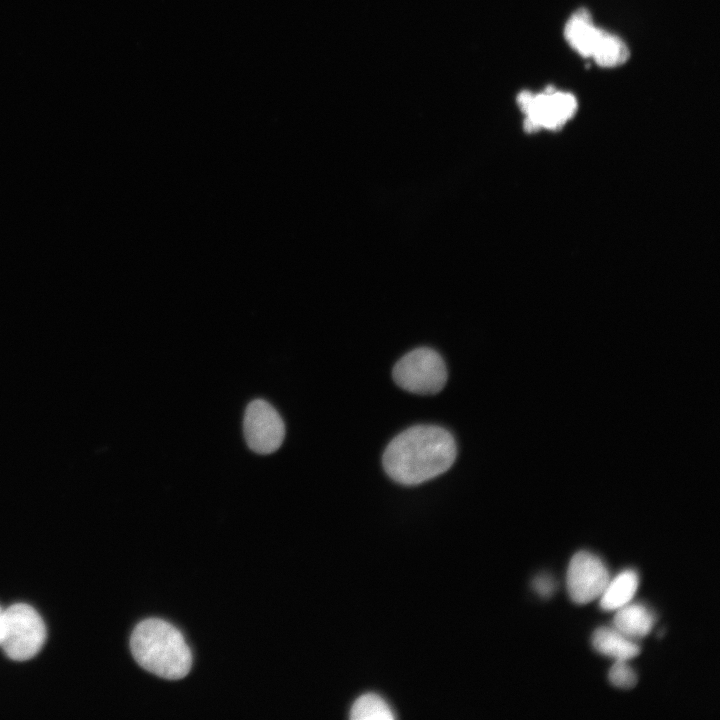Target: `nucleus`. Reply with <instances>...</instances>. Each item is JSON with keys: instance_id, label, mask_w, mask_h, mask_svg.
Returning <instances> with one entry per match:
<instances>
[{"instance_id": "3", "label": "nucleus", "mask_w": 720, "mask_h": 720, "mask_svg": "<svg viewBox=\"0 0 720 720\" xmlns=\"http://www.w3.org/2000/svg\"><path fill=\"white\" fill-rule=\"evenodd\" d=\"M46 640V627L30 605L16 603L3 609L0 622V647L7 657L25 661L34 657Z\"/></svg>"}, {"instance_id": "12", "label": "nucleus", "mask_w": 720, "mask_h": 720, "mask_svg": "<svg viewBox=\"0 0 720 720\" xmlns=\"http://www.w3.org/2000/svg\"><path fill=\"white\" fill-rule=\"evenodd\" d=\"M630 56L625 42L618 36L602 30L598 43L591 55L597 65L613 68L624 64Z\"/></svg>"}, {"instance_id": "6", "label": "nucleus", "mask_w": 720, "mask_h": 720, "mask_svg": "<svg viewBox=\"0 0 720 720\" xmlns=\"http://www.w3.org/2000/svg\"><path fill=\"white\" fill-rule=\"evenodd\" d=\"M243 431L248 447L258 454L275 452L285 437L281 416L263 399H256L248 404L244 414Z\"/></svg>"}, {"instance_id": "5", "label": "nucleus", "mask_w": 720, "mask_h": 720, "mask_svg": "<svg viewBox=\"0 0 720 720\" xmlns=\"http://www.w3.org/2000/svg\"><path fill=\"white\" fill-rule=\"evenodd\" d=\"M517 102L526 115L524 129L528 133L536 132L541 128L558 130L574 116L577 110L574 95L557 91L553 86H548L544 92L538 94L522 91L517 97Z\"/></svg>"}, {"instance_id": "14", "label": "nucleus", "mask_w": 720, "mask_h": 720, "mask_svg": "<svg viewBox=\"0 0 720 720\" xmlns=\"http://www.w3.org/2000/svg\"><path fill=\"white\" fill-rule=\"evenodd\" d=\"M608 677L612 685L621 689H631L637 684V675L624 660H616Z\"/></svg>"}, {"instance_id": "15", "label": "nucleus", "mask_w": 720, "mask_h": 720, "mask_svg": "<svg viewBox=\"0 0 720 720\" xmlns=\"http://www.w3.org/2000/svg\"><path fill=\"white\" fill-rule=\"evenodd\" d=\"M532 586L534 590L544 598L550 597L555 590V582L551 577L546 575L535 577Z\"/></svg>"}, {"instance_id": "16", "label": "nucleus", "mask_w": 720, "mask_h": 720, "mask_svg": "<svg viewBox=\"0 0 720 720\" xmlns=\"http://www.w3.org/2000/svg\"><path fill=\"white\" fill-rule=\"evenodd\" d=\"M2 612H3V609L0 607V622H1Z\"/></svg>"}, {"instance_id": "2", "label": "nucleus", "mask_w": 720, "mask_h": 720, "mask_svg": "<svg viewBox=\"0 0 720 720\" xmlns=\"http://www.w3.org/2000/svg\"><path fill=\"white\" fill-rule=\"evenodd\" d=\"M130 649L142 668L165 679H181L191 669L192 654L182 633L162 619L138 623L130 637Z\"/></svg>"}, {"instance_id": "7", "label": "nucleus", "mask_w": 720, "mask_h": 720, "mask_svg": "<svg viewBox=\"0 0 720 720\" xmlns=\"http://www.w3.org/2000/svg\"><path fill=\"white\" fill-rule=\"evenodd\" d=\"M609 572L603 561L593 553L579 551L570 560L566 585L573 602L587 604L604 591Z\"/></svg>"}, {"instance_id": "1", "label": "nucleus", "mask_w": 720, "mask_h": 720, "mask_svg": "<svg viewBox=\"0 0 720 720\" xmlns=\"http://www.w3.org/2000/svg\"><path fill=\"white\" fill-rule=\"evenodd\" d=\"M456 454L450 432L440 426L418 425L391 440L383 454V467L395 482L417 485L446 472Z\"/></svg>"}, {"instance_id": "9", "label": "nucleus", "mask_w": 720, "mask_h": 720, "mask_svg": "<svg viewBox=\"0 0 720 720\" xmlns=\"http://www.w3.org/2000/svg\"><path fill=\"white\" fill-rule=\"evenodd\" d=\"M592 645L599 653L615 660L632 659L641 651L633 639L610 627L597 628L592 635Z\"/></svg>"}, {"instance_id": "11", "label": "nucleus", "mask_w": 720, "mask_h": 720, "mask_svg": "<svg viewBox=\"0 0 720 720\" xmlns=\"http://www.w3.org/2000/svg\"><path fill=\"white\" fill-rule=\"evenodd\" d=\"M639 584L638 574L628 569L608 582L601 594L600 606L603 610H617L629 603L635 595Z\"/></svg>"}, {"instance_id": "8", "label": "nucleus", "mask_w": 720, "mask_h": 720, "mask_svg": "<svg viewBox=\"0 0 720 720\" xmlns=\"http://www.w3.org/2000/svg\"><path fill=\"white\" fill-rule=\"evenodd\" d=\"M601 33L602 29L593 24L591 14L586 8L576 10L564 28L566 41L583 57H591Z\"/></svg>"}, {"instance_id": "10", "label": "nucleus", "mask_w": 720, "mask_h": 720, "mask_svg": "<svg viewBox=\"0 0 720 720\" xmlns=\"http://www.w3.org/2000/svg\"><path fill=\"white\" fill-rule=\"evenodd\" d=\"M654 622V614L646 606L638 603L620 607L613 619L615 629L631 639L648 635Z\"/></svg>"}, {"instance_id": "13", "label": "nucleus", "mask_w": 720, "mask_h": 720, "mask_svg": "<svg viewBox=\"0 0 720 720\" xmlns=\"http://www.w3.org/2000/svg\"><path fill=\"white\" fill-rule=\"evenodd\" d=\"M349 717L352 720H391L395 718L388 703L375 693L359 696L351 706Z\"/></svg>"}, {"instance_id": "4", "label": "nucleus", "mask_w": 720, "mask_h": 720, "mask_svg": "<svg viewBox=\"0 0 720 720\" xmlns=\"http://www.w3.org/2000/svg\"><path fill=\"white\" fill-rule=\"evenodd\" d=\"M395 383L402 389L421 395L440 392L447 381V368L442 357L433 349H414L394 365Z\"/></svg>"}]
</instances>
